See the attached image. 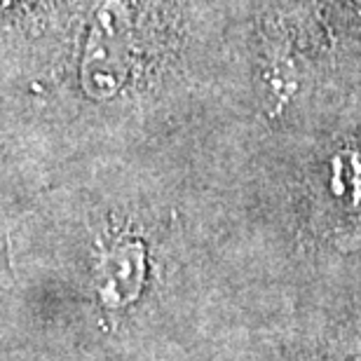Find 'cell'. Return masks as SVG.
Returning a JSON list of instances; mask_svg holds the SVG:
<instances>
[{
  "label": "cell",
  "instance_id": "1",
  "mask_svg": "<svg viewBox=\"0 0 361 361\" xmlns=\"http://www.w3.org/2000/svg\"><path fill=\"white\" fill-rule=\"evenodd\" d=\"M148 274L150 265L146 244L139 237L115 240L104 251L94 274L99 302L111 312L129 310L146 291Z\"/></svg>",
  "mask_w": 361,
  "mask_h": 361
},
{
  "label": "cell",
  "instance_id": "2",
  "mask_svg": "<svg viewBox=\"0 0 361 361\" xmlns=\"http://www.w3.org/2000/svg\"><path fill=\"white\" fill-rule=\"evenodd\" d=\"M329 185L331 195L345 209L361 212V153L350 150V153L338 155L331 164Z\"/></svg>",
  "mask_w": 361,
  "mask_h": 361
},
{
  "label": "cell",
  "instance_id": "3",
  "mask_svg": "<svg viewBox=\"0 0 361 361\" xmlns=\"http://www.w3.org/2000/svg\"><path fill=\"white\" fill-rule=\"evenodd\" d=\"M343 361H361V359H357V357H348V359H343Z\"/></svg>",
  "mask_w": 361,
  "mask_h": 361
}]
</instances>
